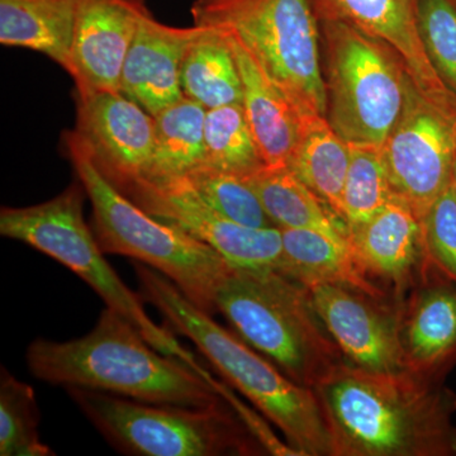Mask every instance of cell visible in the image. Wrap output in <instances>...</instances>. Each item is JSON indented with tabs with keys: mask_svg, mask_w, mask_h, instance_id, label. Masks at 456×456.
<instances>
[{
	"mask_svg": "<svg viewBox=\"0 0 456 456\" xmlns=\"http://www.w3.org/2000/svg\"><path fill=\"white\" fill-rule=\"evenodd\" d=\"M207 108L188 97L155 116L151 159L141 179L161 180L187 175L204 164V121Z\"/></svg>",
	"mask_w": 456,
	"mask_h": 456,
	"instance_id": "obj_25",
	"label": "cell"
},
{
	"mask_svg": "<svg viewBox=\"0 0 456 456\" xmlns=\"http://www.w3.org/2000/svg\"><path fill=\"white\" fill-rule=\"evenodd\" d=\"M215 303L242 341L301 386L314 389L345 360L308 288L278 270L231 266Z\"/></svg>",
	"mask_w": 456,
	"mask_h": 456,
	"instance_id": "obj_4",
	"label": "cell"
},
{
	"mask_svg": "<svg viewBox=\"0 0 456 456\" xmlns=\"http://www.w3.org/2000/svg\"><path fill=\"white\" fill-rule=\"evenodd\" d=\"M77 0H0V44L50 57L69 74Z\"/></svg>",
	"mask_w": 456,
	"mask_h": 456,
	"instance_id": "obj_21",
	"label": "cell"
},
{
	"mask_svg": "<svg viewBox=\"0 0 456 456\" xmlns=\"http://www.w3.org/2000/svg\"><path fill=\"white\" fill-rule=\"evenodd\" d=\"M417 18L432 65L456 94L455 0H417Z\"/></svg>",
	"mask_w": 456,
	"mask_h": 456,
	"instance_id": "obj_30",
	"label": "cell"
},
{
	"mask_svg": "<svg viewBox=\"0 0 456 456\" xmlns=\"http://www.w3.org/2000/svg\"><path fill=\"white\" fill-rule=\"evenodd\" d=\"M323 16L338 17L391 47L416 88L456 112V94L426 53L417 18V0H310Z\"/></svg>",
	"mask_w": 456,
	"mask_h": 456,
	"instance_id": "obj_15",
	"label": "cell"
},
{
	"mask_svg": "<svg viewBox=\"0 0 456 456\" xmlns=\"http://www.w3.org/2000/svg\"><path fill=\"white\" fill-rule=\"evenodd\" d=\"M314 391L334 456H456V393L445 382L344 360Z\"/></svg>",
	"mask_w": 456,
	"mask_h": 456,
	"instance_id": "obj_1",
	"label": "cell"
},
{
	"mask_svg": "<svg viewBox=\"0 0 456 456\" xmlns=\"http://www.w3.org/2000/svg\"><path fill=\"white\" fill-rule=\"evenodd\" d=\"M65 147L92 203L93 232L104 254L122 255L150 266L207 314L231 264L211 246L158 220L104 178L73 131Z\"/></svg>",
	"mask_w": 456,
	"mask_h": 456,
	"instance_id": "obj_5",
	"label": "cell"
},
{
	"mask_svg": "<svg viewBox=\"0 0 456 456\" xmlns=\"http://www.w3.org/2000/svg\"><path fill=\"white\" fill-rule=\"evenodd\" d=\"M312 303L345 362L375 373L406 371L399 305L344 285H308Z\"/></svg>",
	"mask_w": 456,
	"mask_h": 456,
	"instance_id": "obj_12",
	"label": "cell"
},
{
	"mask_svg": "<svg viewBox=\"0 0 456 456\" xmlns=\"http://www.w3.org/2000/svg\"><path fill=\"white\" fill-rule=\"evenodd\" d=\"M66 391L114 448L128 455L268 454L226 399L209 407H184L145 403L77 387Z\"/></svg>",
	"mask_w": 456,
	"mask_h": 456,
	"instance_id": "obj_7",
	"label": "cell"
},
{
	"mask_svg": "<svg viewBox=\"0 0 456 456\" xmlns=\"http://www.w3.org/2000/svg\"><path fill=\"white\" fill-rule=\"evenodd\" d=\"M200 27L164 25L152 14L143 18L123 62L121 93L151 116L180 101L183 60Z\"/></svg>",
	"mask_w": 456,
	"mask_h": 456,
	"instance_id": "obj_18",
	"label": "cell"
},
{
	"mask_svg": "<svg viewBox=\"0 0 456 456\" xmlns=\"http://www.w3.org/2000/svg\"><path fill=\"white\" fill-rule=\"evenodd\" d=\"M382 152L395 197L419 220L452 182L456 112L435 103L407 77L403 108Z\"/></svg>",
	"mask_w": 456,
	"mask_h": 456,
	"instance_id": "obj_10",
	"label": "cell"
},
{
	"mask_svg": "<svg viewBox=\"0 0 456 456\" xmlns=\"http://www.w3.org/2000/svg\"><path fill=\"white\" fill-rule=\"evenodd\" d=\"M283 257L279 272L308 287L317 283L338 284L369 294L380 301H395L365 272L351 245L311 230L281 228Z\"/></svg>",
	"mask_w": 456,
	"mask_h": 456,
	"instance_id": "obj_20",
	"label": "cell"
},
{
	"mask_svg": "<svg viewBox=\"0 0 456 456\" xmlns=\"http://www.w3.org/2000/svg\"><path fill=\"white\" fill-rule=\"evenodd\" d=\"M204 151V164L245 178L265 167L242 104L207 110Z\"/></svg>",
	"mask_w": 456,
	"mask_h": 456,
	"instance_id": "obj_26",
	"label": "cell"
},
{
	"mask_svg": "<svg viewBox=\"0 0 456 456\" xmlns=\"http://www.w3.org/2000/svg\"><path fill=\"white\" fill-rule=\"evenodd\" d=\"M322 18L329 41L327 121L349 145L382 147L403 108L408 75L358 27Z\"/></svg>",
	"mask_w": 456,
	"mask_h": 456,
	"instance_id": "obj_9",
	"label": "cell"
},
{
	"mask_svg": "<svg viewBox=\"0 0 456 456\" xmlns=\"http://www.w3.org/2000/svg\"><path fill=\"white\" fill-rule=\"evenodd\" d=\"M224 32L241 75L242 107L264 164L269 167H288L305 116L251 51L232 33Z\"/></svg>",
	"mask_w": 456,
	"mask_h": 456,
	"instance_id": "obj_19",
	"label": "cell"
},
{
	"mask_svg": "<svg viewBox=\"0 0 456 456\" xmlns=\"http://www.w3.org/2000/svg\"><path fill=\"white\" fill-rule=\"evenodd\" d=\"M140 294L187 338L228 386L254 404L301 456H334L331 435L316 392L294 382L212 314L193 305L173 281L139 261Z\"/></svg>",
	"mask_w": 456,
	"mask_h": 456,
	"instance_id": "obj_3",
	"label": "cell"
},
{
	"mask_svg": "<svg viewBox=\"0 0 456 456\" xmlns=\"http://www.w3.org/2000/svg\"><path fill=\"white\" fill-rule=\"evenodd\" d=\"M150 14L146 0H77L69 75L77 97L121 92L123 62Z\"/></svg>",
	"mask_w": 456,
	"mask_h": 456,
	"instance_id": "obj_14",
	"label": "cell"
},
{
	"mask_svg": "<svg viewBox=\"0 0 456 456\" xmlns=\"http://www.w3.org/2000/svg\"><path fill=\"white\" fill-rule=\"evenodd\" d=\"M194 191L228 220L254 228L277 227L248 178L202 164L184 175Z\"/></svg>",
	"mask_w": 456,
	"mask_h": 456,
	"instance_id": "obj_29",
	"label": "cell"
},
{
	"mask_svg": "<svg viewBox=\"0 0 456 456\" xmlns=\"http://www.w3.org/2000/svg\"><path fill=\"white\" fill-rule=\"evenodd\" d=\"M452 188H454V191L456 193V156H455L454 167H452Z\"/></svg>",
	"mask_w": 456,
	"mask_h": 456,
	"instance_id": "obj_32",
	"label": "cell"
},
{
	"mask_svg": "<svg viewBox=\"0 0 456 456\" xmlns=\"http://www.w3.org/2000/svg\"><path fill=\"white\" fill-rule=\"evenodd\" d=\"M395 197L382 147L350 145L342 197V212L349 230L370 220Z\"/></svg>",
	"mask_w": 456,
	"mask_h": 456,
	"instance_id": "obj_28",
	"label": "cell"
},
{
	"mask_svg": "<svg viewBox=\"0 0 456 456\" xmlns=\"http://www.w3.org/2000/svg\"><path fill=\"white\" fill-rule=\"evenodd\" d=\"M428 265L456 285V193L452 182L422 220Z\"/></svg>",
	"mask_w": 456,
	"mask_h": 456,
	"instance_id": "obj_31",
	"label": "cell"
},
{
	"mask_svg": "<svg viewBox=\"0 0 456 456\" xmlns=\"http://www.w3.org/2000/svg\"><path fill=\"white\" fill-rule=\"evenodd\" d=\"M40 411L35 389L2 367L0 378V455L51 456L38 435Z\"/></svg>",
	"mask_w": 456,
	"mask_h": 456,
	"instance_id": "obj_27",
	"label": "cell"
},
{
	"mask_svg": "<svg viewBox=\"0 0 456 456\" xmlns=\"http://www.w3.org/2000/svg\"><path fill=\"white\" fill-rule=\"evenodd\" d=\"M196 26L232 33L302 114L327 113L316 12L310 0H196Z\"/></svg>",
	"mask_w": 456,
	"mask_h": 456,
	"instance_id": "obj_8",
	"label": "cell"
},
{
	"mask_svg": "<svg viewBox=\"0 0 456 456\" xmlns=\"http://www.w3.org/2000/svg\"><path fill=\"white\" fill-rule=\"evenodd\" d=\"M73 132L119 191L145 175L154 150L155 117L121 92L77 95Z\"/></svg>",
	"mask_w": 456,
	"mask_h": 456,
	"instance_id": "obj_13",
	"label": "cell"
},
{
	"mask_svg": "<svg viewBox=\"0 0 456 456\" xmlns=\"http://www.w3.org/2000/svg\"><path fill=\"white\" fill-rule=\"evenodd\" d=\"M122 193L158 220L211 246L231 265L281 270V228H254L228 220L194 191L185 176L139 179Z\"/></svg>",
	"mask_w": 456,
	"mask_h": 456,
	"instance_id": "obj_11",
	"label": "cell"
},
{
	"mask_svg": "<svg viewBox=\"0 0 456 456\" xmlns=\"http://www.w3.org/2000/svg\"><path fill=\"white\" fill-rule=\"evenodd\" d=\"M349 237L362 268L377 283L382 281L397 303L431 270L422 221L398 197L365 224L350 228Z\"/></svg>",
	"mask_w": 456,
	"mask_h": 456,
	"instance_id": "obj_17",
	"label": "cell"
},
{
	"mask_svg": "<svg viewBox=\"0 0 456 456\" xmlns=\"http://www.w3.org/2000/svg\"><path fill=\"white\" fill-rule=\"evenodd\" d=\"M349 164L350 145L336 134L326 116H305L288 167L342 220V197Z\"/></svg>",
	"mask_w": 456,
	"mask_h": 456,
	"instance_id": "obj_24",
	"label": "cell"
},
{
	"mask_svg": "<svg viewBox=\"0 0 456 456\" xmlns=\"http://www.w3.org/2000/svg\"><path fill=\"white\" fill-rule=\"evenodd\" d=\"M86 194L79 180L46 202L20 208L3 207L0 235L62 264L86 281L107 307L131 321L155 349L182 360L200 375L206 373L196 355L183 346L170 330L151 320L142 296L132 292L108 263L97 237L84 220Z\"/></svg>",
	"mask_w": 456,
	"mask_h": 456,
	"instance_id": "obj_6",
	"label": "cell"
},
{
	"mask_svg": "<svg viewBox=\"0 0 456 456\" xmlns=\"http://www.w3.org/2000/svg\"><path fill=\"white\" fill-rule=\"evenodd\" d=\"M398 305L407 370L444 382L456 367V285L431 269Z\"/></svg>",
	"mask_w": 456,
	"mask_h": 456,
	"instance_id": "obj_16",
	"label": "cell"
},
{
	"mask_svg": "<svg viewBox=\"0 0 456 456\" xmlns=\"http://www.w3.org/2000/svg\"><path fill=\"white\" fill-rule=\"evenodd\" d=\"M248 183L278 228L311 230L350 245L349 227L288 167H264Z\"/></svg>",
	"mask_w": 456,
	"mask_h": 456,
	"instance_id": "obj_22",
	"label": "cell"
},
{
	"mask_svg": "<svg viewBox=\"0 0 456 456\" xmlns=\"http://www.w3.org/2000/svg\"><path fill=\"white\" fill-rule=\"evenodd\" d=\"M198 27L183 60V94L207 110L242 104L241 75L226 33L215 27Z\"/></svg>",
	"mask_w": 456,
	"mask_h": 456,
	"instance_id": "obj_23",
	"label": "cell"
},
{
	"mask_svg": "<svg viewBox=\"0 0 456 456\" xmlns=\"http://www.w3.org/2000/svg\"><path fill=\"white\" fill-rule=\"evenodd\" d=\"M27 367L41 382L110 393L152 404L209 407L224 401L211 382L185 362L155 349L113 308L92 331L68 341L33 340Z\"/></svg>",
	"mask_w": 456,
	"mask_h": 456,
	"instance_id": "obj_2",
	"label": "cell"
}]
</instances>
